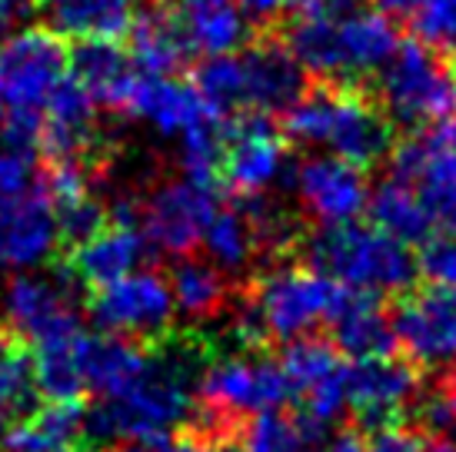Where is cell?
<instances>
[{
	"instance_id": "6da1fadb",
	"label": "cell",
	"mask_w": 456,
	"mask_h": 452,
	"mask_svg": "<svg viewBox=\"0 0 456 452\" xmlns=\"http://www.w3.org/2000/svg\"><path fill=\"white\" fill-rule=\"evenodd\" d=\"M193 413L191 366L180 356H151L147 369L114 396H101L84 413V432L94 442H130L170 436Z\"/></svg>"
},
{
	"instance_id": "7a4b0ae2",
	"label": "cell",
	"mask_w": 456,
	"mask_h": 452,
	"mask_svg": "<svg viewBox=\"0 0 456 452\" xmlns=\"http://www.w3.org/2000/svg\"><path fill=\"white\" fill-rule=\"evenodd\" d=\"M70 74L61 34L24 27L0 44V140L27 150L40 140L44 107Z\"/></svg>"
},
{
	"instance_id": "3957f363",
	"label": "cell",
	"mask_w": 456,
	"mask_h": 452,
	"mask_svg": "<svg viewBox=\"0 0 456 452\" xmlns=\"http://www.w3.org/2000/svg\"><path fill=\"white\" fill-rule=\"evenodd\" d=\"M287 137L304 147H327L356 166L383 160L393 147L390 117L363 93L343 87H317L283 110Z\"/></svg>"
},
{
	"instance_id": "277c9868",
	"label": "cell",
	"mask_w": 456,
	"mask_h": 452,
	"mask_svg": "<svg viewBox=\"0 0 456 452\" xmlns=\"http://www.w3.org/2000/svg\"><path fill=\"white\" fill-rule=\"evenodd\" d=\"M350 289L310 266H277L256 279L243 310H237V336L243 343H293L330 323Z\"/></svg>"
},
{
	"instance_id": "5b68a950",
	"label": "cell",
	"mask_w": 456,
	"mask_h": 452,
	"mask_svg": "<svg viewBox=\"0 0 456 452\" xmlns=\"http://www.w3.org/2000/svg\"><path fill=\"white\" fill-rule=\"evenodd\" d=\"M306 256L323 277L367 296L403 293L417 277V260L410 256L406 243L383 233L380 226H363L356 220L320 226L306 239Z\"/></svg>"
},
{
	"instance_id": "8992f818",
	"label": "cell",
	"mask_w": 456,
	"mask_h": 452,
	"mask_svg": "<svg viewBox=\"0 0 456 452\" xmlns=\"http://www.w3.org/2000/svg\"><path fill=\"white\" fill-rule=\"evenodd\" d=\"M383 113L396 124H433L456 107V74L444 53L423 40H406L380 70Z\"/></svg>"
},
{
	"instance_id": "52a82bcc",
	"label": "cell",
	"mask_w": 456,
	"mask_h": 452,
	"mask_svg": "<svg viewBox=\"0 0 456 452\" xmlns=\"http://www.w3.org/2000/svg\"><path fill=\"white\" fill-rule=\"evenodd\" d=\"M390 176L413 190L436 233H456V120H433L393 147Z\"/></svg>"
},
{
	"instance_id": "ba28073f",
	"label": "cell",
	"mask_w": 456,
	"mask_h": 452,
	"mask_svg": "<svg viewBox=\"0 0 456 452\" xmlns=\"http://www.w3.org/2000/svg\"><path fill=\"white\" fill-rule=\"evenodd\" d=\"M197 396L214 423H230V419L280 409V402L290 396V390L280 363L254 352H237L203 369Z\"/></svg>"
},
{
	"instance_id": "9c48e42d",
	"label": "cell",
	"mask_w": 456,
	"mask_h": 452,
	"mask_svg": "<svg viewBox=\"0 0 456 452\" xmlns=\"http://www.w3.org/2000/svg\"><path fill=\"white\" fill-rule=\"evenodd\" d=\"M174 316H177V306H174L170 279L143 266L114 283H103L90 296V319L110 336H164Z\"/></svg>"
},
{
	"instance_id": "30bf717a",
	"label": "cell",
	"mask_w": 456,
	"mask_h": 452,
	"mask_svg": "<svg viewBox=\"0 0 456 452\" xmlns=\"http://www.w3.org/2000/svg\"><path fill=\"white\" fill-rule=\"evenodd\" d=\"M280 369L287 390L304 406L310 426L323 429L350 409V366L343 363V352L327 339L304 336L287 343Z\"/></svg>"
},
{
	"instance_id": "8fae6325",
	"label": "cell",
	"mask_w": 456,
	"mask_h": 452,
	"mask_svg": "<svg viewBox=\"0 0 456 452\" xmlns=\"http://www.w3.org/2000/svg\"><path fill=\"white\" fill-rule=\"evenodd\" d=\"M216 214L214 183H203L193 176L167 180L153 190L143 210V237L151 246H157L167 256H191L203 239V230Z\"/></svg>"
},
{
	"instance_id": "7c38bea8",
	"label": "cell",
	"mask_w": 456,
	"mask_h": 452,
	"mask_svg": "<svg viewBox=\"0 0 456 452\" xmlns=\"http://www.w3.org/2000/svg\"><path fill=\"white\" fill-rule=\"evenodd\" d=\"M396 346L423 369H456V287H430L410 293L393 313Z\"/></svg>"
},
{
	"instance_id": "4fadbf2b",
	"label": "cell",
	"mask_w": 456,
	"mask_h": 452,
	"mask_svg": "<svg viewBox=\"0 0 456 452\" xmlns=\"http://www.w3.org/2000/svg\"><path fill=\"white\" fill-rule=\"evenodd\" d=\"M4 323L34 346L80 333V313L61 279L44 273H13L0 293Z\"/></svg>"
},
{
	"instance_id": "5bb4252c",
	"label": "cell",
	"mask_w": 456,
	"mask_h": 452,
	"mask_svg": "<svg viewBox=\"0 0 456 452\" xmlns=\"http://www.w3.org/2000/svg\"><path fill=\"white\" fill-rule=\"evenodd\" d=\"M293 190L306 216L320 226L350 223L367 210L370 183L363 166L333 153H314L293 170Z\"/></svg>"
},
{
	"instance_id": "9a60e30c",
	"label": "cell",
	"mask_w": 456,
	"mask_h": 452,
	"mask_svg": "<svg viewBox=\"0 0 456 452\" xmlns=\"http://www.w3.org/2000/svg\"><path fill=\"white\" fill-rule=\"evenodd\" d=\"M220 170L230 187L243 197H260L283 180L287 147L264 113H247L230 130H224Z\"/></svg>"
},
{
	"instance_id": "2e32d148",
	"label": "cell",
	"mask_w": 456,
	"mask_h": 452,
	"mask_svg": "<svg viewBox=\"0 0 456 452\" xmlns=\"http://www.w3.org/2000/svg\"><path fill=\"white\" fill-rule=\"evenodd\" d=\"M61 246V223L47 187L0 206V270L34 273L53 260Z\"/></svg>"
},
{
	"instance_id": "e0dca14e",
	"label": "cell",
	"mask_w": 456,
	"mask_h": 452,
	"mask_svg": "<svg viewBox=\"0 0 456 452\" xmlns=\"http://www.w3.org/2000/svg\"><path fill=\"white\" fill-rule=\"evenodd\" d=\"M124 110L134 113L140 124H147L164 140L187 137L197 126L216 124L224 117L214 103L203 101V93L193 84L174 80L170 74H140Z\"/></svg>"
},
{
	"instance_id": "ac0fdd59",
	"label": "cell",
	"mask_w": 456,
	"mask_h": 452,
	"mask_svg": "<svg viewBox=\"0 0 456 452\" xmlns=\"http://www.w3.org/2000/svg\"><path fill=\"white\" fill-rule=\"evenodd\" d=\"M417 369L410 363L393 359V356H380V359H363L350 369L346 406L370 426H383L403 413L406 406L417 400Z\"/></svg>"
},
{
	"instance_id": "d6986e66",
	"label": "cell",
	"mask_w": 456,
	"mask_h": 452,
	"mask_svg": "<svg viewBox=\"0 0 456 452\" xmlns=\"http://www.w3.org/2000/svg\"><path fill=\"white\" fill-rule=\"evenodd\" d=\"M240 74L243 107H250L254 113L287 110L306 90L304 67L280 44H256L247 53H240Z\"/></svg>"
},
{
	"instance_id": "ffe728a7",
	"label": "cell",
	"mask_w": 456,
	"mask_h": 452,
	"mask_svg": "<svg viewBox=\"0 0 456 452\" xmlns=\"http://www.w3.org/2000/svg\"><path fill=\"white\" fill-rule=\"evenodd\" d=\"M97 140V103L87 90L67 74V80L53 90L40 120V147L53 160H77Z\"/></svg>"
},
{
	"instance_id": "44dd1931",
	"label": "cell",
	"mask_w": 456,
	"mask_h": 452,
	"mask_svg": "<svg viewBox=\"0 0 456 452\" xmlns=\"http://www.w3.org/2000/svg\"><path fill=\"white\" fill-rule=\"evenodd\" d=\"M333 37H337V77L377 74L400 47V34L390 24V17L363 7L333 17Z\"/></svg>"
},
{
	"instance_id": "7402d4cb",
	"label": "cell",
	"mask_w": 456,
	"mask_h": 452,
	"mask_svg": "<svg viewBox=\"0 0 456 452\" xmlns=\"http://www.w3.org/2000/svg\"><path fill=\"white\" fill-rule=\"evenodd\" d=\"M147 246L151 243L143 237V230H137V223L114 220L84 243H77L74 256H70V270L90 287H103V283H114V279L140 270Z\"/></svg>"
},
{
	"instance_id": "603a6c76",
	"label": "cell",
	"mask_w": 456,
	"mask_h": 452,
	"mask_svg": "<svg viewBox=\"0 0 456 452\" xmlns=\"http://www.w3.org/2000/svg\"><path fill=\"white\" fill-rule=\"evenodd\" d=\"M174 17L187 47L203 57H220L243 47L250 34V17L243 13L240 0H174Z\"/></svg>"
},
{
	"instance_id": "cb8c5ba5",
	"label": "cell",
	"mask_w": 456,
	"mask_h": 452,
	"mask_svg": "<svg viewBox=\"0 0 456 452\" xmlns=\"http://www.w3.org/2000/svg\"><path fill=\"white\" fill-rule=\"evenodd\" d=\"M70 77L87 90L97 107L124 110L140 70L114 40H80V47L70 53Z\"/></svg>"
},
{
	"instance_id": "d4e9b609",
	"label": "cell",
	"mask_w": 456,
	"mask_h": 452,
	"mask_svg": "<svg viewBox=\"0 0 456 452\" xmlns=\"http://www.w3.org/2000/svg\"><path fill=\"white\" fill-rule=\"evenodd\" d=\"M330 327H333V346L343 356L356 359V363L393 356V350H396L390 316L383 313L377 300L367 296V293L350 289L343 306L337 310V316L330 319Z\"/></svg>"
},
{
	"instance_id": "484cf974",
	"label": "cell",
	"mask_w": 456,
	"mask_h": 452,
	"mask_svg": "<svg viewBox=\"0 0 456 452\" xmlns=\"http://www.w3.org/2000/svg\"><path fill=\"white\" fill-rule=\"evenodd\" d=\"M53 34L77 40L124 37L137 17V0H44Z\"/></svg>"
},
{
	"instance_id": "4316f807",
	"label": "cell",
	"mask_w": 456,
	"mask_h": 452,
	"mask_svg": "<svg viewBox=\"0 0 456 452\" xmlns=\"http://www.w3.org/2000/svg\"><path fill=\"white\" fill-rule=\"evenodd\" d=\"M130 61L143 74H174L187 57V40L180 34L174 11L164 4H151L137 11L130 24Z\"/></svg>"
},
{
	"instance_id": "83f0119b",
	"label": "cell",
	"mask_w": 456,
	"mask_h": 452,
	"mask_svg": "<svg viewBox=\"0 0 456 452\" xmlns=\"http://www.w3.org/2000/svg\"><path fill=\"white\" fill-rule=\"evenodd\" d=\"M151 352L140 350L137 339L127 336H87L84 339V379L87 390H97L101 396H114L127 383L147 369Z\"/></svg>"
},
{
	"instance_id": "f1b7e54d",
	"label": "cell",
	"mask_w": 456,
	"mask_h": 452,
	"mask_svg": "<svg viewBox=\"0 0 456 452\" xmlns=\"http://www.w3.org/2000/svg\"><path fill=\"white\" fill-rule=\"evenodd\" d=\"M84 429V409L77 400H51L40 409H30L13 429H7L11 452H61L74 446Z\"/></svg>"
},
{
	"instance_id": "f546056e",
	"label": "cell",
	"mask_w": 456,
	"mask_h": 452,
	"mask_svg": "<svg viewBox=\"0 0 456 452\" xmlns=\"http://www.w3.org/2000/svg\"><path fill=\"white\" fill-rule=\"evenodd\" d=\"M170 293H174V306L180 316H187L193 323L210 319L227 306L230 283L227 273L214 266L210 260H193V256H180V263L170 273Z\"/></svg>"
},
{
	"instance_id": "4dcf8cb0",
	"label": "cell",
	"mask_w": 456,
	"mask_h": 452,
	"mask_svg": "<svg viewBox=\"0 0 456 452\" xmlns=\"http://www.w3.org/2000/svg\"><path fill=\"white\" fill-rule=\"evenodd\" d=\"M200 243L210 256V263L220 266L224 273H240L260 253V237H256V223L250 210H220L216 206Z\"/></svg>"
},
{
	"instance_id": "1f68e13d",
	"label": "cell",
	"mask_w": 456,
	"mask_h": 452,
	"mask_svg": "<svg viewBox=\"0 0 456 452\" xmlns=\"http://www.w3.org/2000/svg\"><path fill=\"white\" fill-rule=\"evenodd\" d=\"M84 339H87V333L80 329L74 336L37 346L34 369H37L40 396H47V400H77L80 392L87 390V379H84Z\"/></svg>"
},
{
	"instance_id": "d6a6232c",
	"label": "cell",
	"mask_w": 456,
	"mask_h": 452,
	"mask_svg": "<svg viewBox=\"0 0 456 452\" xmlns=\"http://www.w3.org/2000/svg\"><path fill=\"white\" fill-rule=\"evenodd\" d=\"M370 216H373V226H380L383 233H390L393 239L400 243H419L433 233L430 220L423 214L419 200L413 197V190L387 176L380 187L370 193Z\"/></svg>"
},
{
	"instance_id": "836d02e7",
	"label": "cell",
	"mask_w": 456,
	"mask_h": 452,
	"mask_svg": "<svg viewBox=\"0 0 456 452\" xmlns=\"http://www.w3.org/2000/svg\"><path fill=\"white\" fill-rule=\"evenodd\" d=\"M320 429L310 426L306 419L283 416L280 409L250 416V423L243 426V452H314Z\"/></svg>"
},
{
	"instance_id": "e575fe53",
	"label": "cell",
	"mask_w": 456,
	"mask_h": 452,
	"mask_svg": "<svg viewBox=\"0 0 456 452\" xmlns=\"http://www.w3.org/2000/svg\"><path fill=\"white\" fill-rule=\"evenodd\" d=\"M40 386L37 369L27 350H0V409L4 413H30L37 406Z\"/></svg>"
},
{
	"instance_id": "d590c367",
	"label": "cell",
	"mask_w": 456,
	"mask_h": 452,
	"mask_svg": "<svg viewBox=\"0 0 456 452\" xmlns=\"http://www.w3.org/2000/svg\"><path fill=\"white\" fill-rule=\"evenodd\" d=\"M417 37L444 57L456 53V0H427L417 13Z\"/></svg>"
},
{
	"instance_id": "8d00e7d4",
	"label": "cell",
	"mask_w": 456,
	"mask_h": 452,
	"mask_svg": "<svg viewBox=\"0 0 456 452\" xmlns=\"http://www.w3.org/2000/svg\"><path fill=\"white\" fill-rule=\"evenodd\" d=\"M40 187H44V174L30 160V153L17 150V147L0 150V206L20 200Z\"/></svg>"
},
{
	"instance_id": "74e56055",
	"label": "cell",
	"mask_w": 456,
	"mask_h": 452,
	"mask_svg": "<svg viewBox=\"0 0 456 452\" xmlns=\"http://www.w3.org/2000/svg\"><path fill=\"white\" fill-rule=\"evenodd\" d=\"M57 223H61V237L74 239V243H84L87 237H94L97 230L107 226V210H103L101 200L90 193L84 200L57 206Z\"/></svg>"
},
{
	"instance_id": "f35d334b",
	"label": "cell",
	"mask_w": 456,
	"mask_h": 452,
	"mask_svg": "<svg viewBox=\"0 0 456 452\" xmlns=\"http://www.w3.org/2000/svg\"><path fill=\"white\" fill-rule=\"evenodd\" d=\"M417 270L430 283L456 287V233H436L423 243L417 260Z\"/></svg>"
},
{
	"instance_id": "ab89813d",
	"label": "cell",
	"mask_w": 456,
	"mask_h": 452,
	"mask_svg": "<svg viewBox=\"0 0 456 452\" xmlns=\"http://www.w3.org/2000/svg\"><path fill=\"white\" fill-rule=\"evenodd\" d=\"M419 442L423 440L403 423H383L370 440H363V452H419Z\"/></svg>"
},
{
	"instance_id": "60d3db41",
	"label": "cell",
	"mask_w": 456,
	"mask_h": 452,
	"mask_svg": "<svg viewBox=\"0 0 456 452\" xmlns=\"http://www.w3.org/2000/svg\"><path fill=\"white\" fill-rule=\"evenodd\" d=\"M193 442L174 440V436H153V440H130L120 442L114 452H191Z\"/></svg>"
},
{
	"instance_id": "b9f144b4",
	"label": "cell",
	"mask_w": 456,
	"mask_h": 452,
	"mask_svg": "<svg viewBox=\"0 0 456 452\" xmlns=\"http://www.w3.org/2000/svg\"><path fill=\"white\" fill-rule=\"evenodd\" d=\"M240 7L247 17H254L260 24H270V20H277L280 13L290 11V0H240Z\"/></svg>"
},
{
	"instance_id": "7bdbcfd3",
	"label": "cell",
	"mask_w": 456,
	"mask_h": 452,
	"mask_svg": "<svg viewBox=\"0 0 456 452\" xmlns=\"http://www.w3.org/2000/svg\"><path fill=\"white\" fill-rule=\"evenodd\" d=\"M37 0H0V34H7Z\"/></svg>"
},
{
	"instance_id": "ee69618b",
	"label": "cell",
	"mask_w": 456,
	"mask_h": 452,
	"mask_svg": "<svg viewBox=\"0 0 456 452\" xmlns=\"http://www.w3.org/2000/svg\"><path fill=\"white\" fill-rule=\"evenodd\" d=\"M323 452H363V440L356 432H350V429H340L337 436H330Z\"/></svg>"
},
{
	"instance_id": "f6af8a7d",
	"label": "cell",
	"mask_w": 456,
	"mask_h": 452,
	"mask_svg": "<svg viewBox=\"0 0 456 452\" xmlns=\"http://www.w3.org/2000/svg\"><path fill=\"white\" fill-rule=\"evenodd\" d=\"M377 11L387 13V17H406V13H417L427 0H373Z\"/></svg>"
},
{
	"instance_id": "bcb514c9",
	"label": "cell",
	"mask_w": 456,
	"mask_h": 452,
	"mask_svg": "<svg viewBox=\"0 0 456 452\" xmlns=\"http://www.w3.org/2000/svg\"><path fill=\"white\" fill-rule=\"evenodd\" d=\"M191 452H243L240 442L227 440V436H207V440L193 442Z\"/></svg>"
},
{
	"instance_id": "7dc6e473",
	"label": "cell",
	"mask_w": 456,
	"mask_h": 452,
	"mask_svg": "<svg viewBox=\"0 0 456 452\" xmlns=\"http://www.w3.org/2000/svg\"><path fill=\"white\" fill-rule=\"evenodd\" d=\"M419 452H456V446H453V440H446V436H433V440H427V442H419Z\"/></svg>"
},
{
	"instance_id": "c3c4849f",
	"label": "cell",
	"mask_w": 456,
	"mask_h": 452,
	"mask_svg": "<svg viewBox=\"0 0 456 452\" xmlns=\"http://www.w3.org/2000/svg\"><path fill=\"white\" fill-rule=\"evenodd\" d=\"M7 440V413H4V409H0V442Z\"/></svg>"
},
{
	"instance_id": "681fc988",
	"label": "cell",
	"mask_w": 456,
	"mask_h": 452,
	"mask_svg": "<svg viewBox=\"0 0 456 452\" xmlns=\"http://www.w3.org/2000/svg\"><path fill=\"white\" fill-rule=\"evenodd\" d=\"M310 0H290V11H304Z\"/></svg>"
},
{
	"instance_id": "f907efd6",
	"label": "cell",
	"mask_w": 456,
	"mask_h": 452,
	"mask_svg": "<svg viewBox=\"0 0 456 452\" xmlns=\"http://www.w3.org/2000/svg\"><path fill=\"white\" fill-rule=\"evenodd\" d=\"M61 452H90V449H84V446H67V449H61Z\"/></svg>"
}]
</instances>
